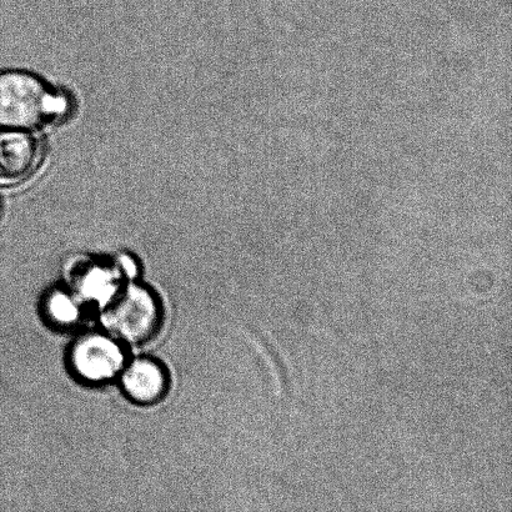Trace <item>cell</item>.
Wrapping results in <instances>:
<instances>
[{
  "instance_id": "obj_5",
  "label": "cell",
  "mask_w": 512,
  "mask_h": 512,
  "mask_svg": "<svg viewBox=\"0 0 512 512\" xmlns=\"http://www.w3.org/2000/svg\"><path fill=\"white\" fill-rule=\"evenodd\" d=\"M122 385L125 394L134 403L157 404L167 394L168 374L157 361L138 359L124 370Z\"/></svg>"
},
{
  "instance_id": "obj_6",
  "label": "cell",
  "mask_w": 512,
  "mask_h": 512,
  "mask_svg": "<svg viewBox=\"0 0 512 512\" xmlns=\"http://www.w3.org/2000/svg\"><path fill=\"white\" fill-rule=\"evenodd\" d=\"M256 339H258L261 349L264 350L266 358L273 366L276 380H278L281 396L285 401H293L295 398L294 379L291 376L289 365L286 364L283 354L278 346L266 336L263 331L254 330Z\"/></svg>"
},
{
  "instance_id": "obj_3",
  "label": "cell",
  "mask_w": 512,
  "mask_h": 512,
  "mask_svg": "<svg viewBox=\"0 0 512 512\" xmlns=\"http://www.w3.org/2000/svg\"><path fill=\"white\" fill-rule=\"evenodd\" d=\"M45 154L43 140L27 130L0 132V187H17L34 178Z\"/></svg>"
},
{
  "instance_id": "obj_4",
  "label": "cell",
  "mask_w": 512,
  "mask_h": 512,
  "mask_svg": "<svg viewBox=\"0 0 512 512\" xmlns=\"http://www.w3.org/2000/svg\"><path fill=\"white\" fill-rule=\"evenodd\" d=\"M70 363L80 379L89 383H103L120 373L124 355L113 339L94 334L84 336L73 346Z\"/></svg>"
},
{
  "instance_id": "obj_8",
  "label": "cell",
  "mask_w": 512,
  "mask_h": 512,
  "mask_svg": "<svg viewBox=\"0 0 512 512\" xmlns=\"http://www.w3.org/2000/svg\"><path fill=\"white\" fill-rule=\"evenodd\" d=\"M0 217H2V203H0Z\"/></svg>"
},
{
  "instance_id": "obj_7",
  "label": "cell",
  "mask_w": 512,
  "mask_h": 512,
  "mask_svg": "<svg viewBox=\"0 0 512 512\" xmlns=\"http://www.w3.org/2000/svg\"><path fill=\"white\" fill-rule=\"evenodd\" d=\"M48 311L52 319L60 324H72L79 315L77 304L65 294L53 295L48 303Z\"/></svg>"
},
{
  "instance_id": "obj_1",
  "label": "cell",
  "mask_w": 512,
  "mask_h": 512,
  "mask_svg": "<svg viewBox=\"0 0 512 512\" xmlns=\"http://www.w3.org/2000/svg\"><path fill=\"white\" fill-rule=\"evenodd\" d=\"M68 108V99L37 75L18 70L0 73V128L29 132L63 118Z\"/></svg>"
},
{
  "instance_id": "obj_2",
  "label": "cell",
  "mask_w": 512,
  "mask_h": 512,
  "mask_svg": "<svg viewBox=\"0 0 512 512\" xmlns=\"http://www.w3.org/2000/svg\"><path fill=\"white\" fill-rule=\"evenodd\" d=\"M105 328L125 343H145L158 333L162 314L155 296L132 285L115 294L104 311Z\"/></svg>"
}]
</instances>
